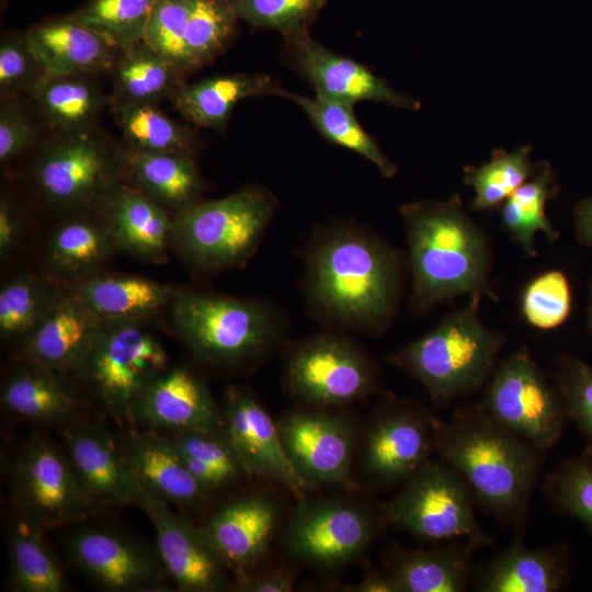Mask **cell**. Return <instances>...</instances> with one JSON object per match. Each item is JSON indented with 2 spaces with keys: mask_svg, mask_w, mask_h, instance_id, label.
Returning <instances> with one entry per match:
<instances>
[{
  "mask_svg": "<svg viewBox=\"0 0 592 592\" xmlns=\"http://www.w3.org/2000/svg\"><path fill=\"white\" fill-rule=\"evenodd\" d=\"M300 293L322 328L375 337L394 321L405 295L406 254L352 219L317 226L301 251Z\"/></svg>",
  "mask_w": 592,
  "mask_h": 592,
  "instance_id": "1",
  "label": "cell"
},
{
  "mask_svg": "<svg viewBox=\"0 0 592 592\" xmlns=\"http://www.w3.org/2000/svg\"><path fill=\"white\" fill-rule=\"evenodd\" d=\"M162 319L195 367L220 377L250 375L291 342L288 317L272 300L204 286L173 285Z\"/></svg>",
  "mask_w": 592,
  "mask_h": 592,
  "instance_id": "2",
  "label": "cell"
},
{
  "mask_svg": "<svg viewBox=\"0 0 592 592\" xmlns=\"http://www.w3.org/2000/svg\"><path fill=\"white\" fill-rule=\"evenodd\" d=\"M434 456L463 477L477 506L523 536L545 451L500 423L481 402H473L439 419Z\"/></svg>",
  "mask_w": 592,
  "mask_h": 592,
  "instance_id": "3",
  "label": "cell"
},
{
  "mask_svg": "<svg viewBox=\"0 0 592 592\" xmlns=\"http://www.w3.org/2000/svg\"><path fill=\"white\" fill-rule=\"evenodd\" d=\"M407 239L409 307L425 315L458 296L489 293L492 251L488 235L457 194L445 201H414L400 207Z\"/></svg>",
  "mask_w": 592,
  "mask_h": 592,
  "instance_id": "4",
  "label": "cell"
},
{
  "mask_svg": "<svg viewBox=\"0 0 592 592\" xmlns=\"http://www.w3.org/2000/svg\"><path fill=\"white\" fill-rule=\"evenodd\" d=\"M278 209L265 185L249 183L172 214L171 251L195 280L243 269L257 253Z\"/></svg>",
  "mask_w": 592,
  "mask_h": 592,
  "instance_id": "5",
  "label": "cell"
},
{
  "mask_svg": "<svg viewBox=\"0 0 592 592\" xmlns=\"http://www.w3.org/2000/svg\"><path fill=\"white\" fill-rule=\"evenodd\" d=\"M480 296L446 316L431 330L387 356V362L415 379L437 406L478 390L489 380L504 343L478 311Z\"/></svg>",
  "mask_w": 592,
  "mask_h": 592,
  "instance_id": "6",
  "label": "cell"
},
{
  "mask_svg": "<svg viewBox=\"0 0 592 592\" xmlns=\"http://www.w3.org/2000/svg\"><path fill=\"white\" fill-rule=\"evenodd\" d=\"M26 182L43 221L103 208L125 182L124 149L94 127L57 132L36 150Z\"/></svg>",
  "mask_w": 592,
  "mask_h": 592,
  "instance_id": "7",
  "label": "cell"
},
{
  "mask_svg": "<svg viewBox=\"0 0 592 592\" xmlns=\"http://www.w3.org/2000/svg\"><path fill=\"white\" fill-rule=\"evenodd\" d=\"M160 331L162 318L105 320L71 373L95 411L117 428L130 426L138 397L171 364Z\"/></svg>",
  "mask_w": 592,
  "mask_h": 592,
  "instance_id": "8",
  "label": "cell"
},
{
  "mask_svg": "<svg viewBox=\"0 0 592 592\" xmlns=\"http://www.w3.org/2000/svg\"><path fill=\"white\" fill-rule=\"evenodd\" d=\"M382 503L352 496L296 500L278 534L286 557L321 573L363 560L384 527Z\"/></svg>",
  "mask_w": 592,
  "mask_h": 592,
  "instance_id": "9",
  "label": "cell"
},
{
  "mask_svg": "<svg viewBox=\"0 0 592 592\" xmlns=\"http://www.w3.org/2000/svg\"><path fill=\"white\" fill-rule=\"evenodd\" d=\"M283 357L282 386L294 405L349 409L379 388L376 360L340 330L322 328L291 341Z\"/></svg>",
  "mask_w": 592,
  "mask_h": 592,
  "instance_id": "10",
  "label": "cell"
},
{
  "mask_svg": "<svg viewBox=\"0 0 592 592\" xmlns=\"http://www.w3.org/2000/svg\"><path fill=\"white\" fill-rule=\"evenodd\" d=\"M475 501L463 477L433 456L415 470L394 497L382 503L387 525L426 543L468 542L492 546L475 513Z\"/></svg>",
  "mask_w": 592,
  "mask_h": 592,
  "instance_id": "11",
  "label": "cell"
},
{
  "mask_svg": "<svg viewBox=\"0 0 592 592\" xmlns=\"http://www.w3.org/2000/svg\"><path fill=\"white\" fill-rule=\"evenodd\" d=\"M439 418L422 403L389 398L360 425L354 482L372 493L398 489L434 456Z\"/></svg>",
  "mask_w": 592,
  "mask_h": 592,
  "instance_id": "12",
  "label": "cell"
},
{
  "mask_svg": "<svg viewBox=\"0 0 592 592\" xmlns=\"http://www.w3.org/2000/svg\"><path fill=\"white\" fill-rule=\"evenodd\" d=\"M2 467L10 505L47 532L98 512L84 498L62 444L43 431H34Z\"/></svg>",
  "mask_w": 592,
  "mask_h": 592,
  "instance_id": "13",
  "label": "cell"
},
{
  "mask_svg": "<svg viewBox=\"0 0 592 592\" xmlns=\"http://www.w3.org/2000/svg\"><path fill=\"white\" fill-rule=\"evenodd\" d=\"M71 526L62 549L91 585L106 592L175 591L156 544L110 525L83 521Z\"/></svg>",
  "mask_w": 592,
  "mask_h": 592,
  "instance_id": "14",
  "label": "cell"
},
{
  "mask_svg": "<svg viewBox=\"0 0 592 592\" xmlns=\"http://www.w3.org/2000/svg\"><path fill=\"white\" fill-rule=\"evenodd\" d=\"M504 426L547 452L569 421L555 384H550L526 350L498 362L481 401Z\"/></svg>",
  "mask_w": 592,
  "mask_h": 592,
  "instance_id": "15",
  "label": "cell"
},
{
  "mask_svg": "<svg viewBox=\"0 0 592 592\" xmlns=\"http://www.w3.org/2000/svg\"><path fill=\"white\" fill-rule=\"evenodd\" d=\"M277 424L293 466L314 489L356 490L354 460L361 423L348 409L294 405Z\"/></svg>",
  "mask_w": 592,
  "mask_h": 592,
  "instance_id": "16",
  "label": "cell"
},
{
  "mask_svg": "<svg viewBox=\"0 0 592 592\" xmlns=\"http://www.w3.org/2000/svg\"><path fill=\"white\" fill-rule=\"evenodd\" d=\"M285 517L277 493L250 482L216 499L196 522L235 580L271 556Z\"/></svg>",
  "mask_w": 592,
  "mask_h": 592,
  "instance_id": "17",
  "label": "cell"
},
{
  "mask_svg": "<svg viewBox=\"0 0 592 592\" xmlns=\"http://www.w3.org/2000/svg\"><path fill=\"white\" fill-rule=\"evenodd\" d=\"M219 402L223 429L252 478L277 485L295 500L315 490L293 466L277 421L250 387L228 385Z\"/></svg>",
  "mask_w": 592,
  "mask_h": 592,
  "instance_id": "18",
  "label": "cell"
},
{
  "mask_svg": "<svg viewBox=\"0 0 592 592\" xmlns=\"http://www.w3.org/2000/svg\"><path fill=\"white\" fill-rule=\"evenodd\" d=\"M117 253L103 207L44 220L32 266L70 291L109 270Z\"/></svg>",
  "mask_w": 592,
  "mask_h": 592,
  "instance_id": "19",
  "label": "cell"
},
{
  "mask_svg": "<svg viewBox=\"0 0 592 592\" xmlns=\"http://www.w3.org/2000/svg\"><path fill=\"white\" fill-rule=\"evenodd\" d=\"M136 506L152 524L156 547L175 591H234L230 572L195 520L139 489Z\"/></svg>",
  "mask_w": 592,
  "mask_h": 592,
  "instance_id": "20",
  "label": "cell"
},
{
  "mask_svg": "<svg viewBox=\"0 0 592 592\" xmlns=\"http://www.w3.org/2000/svg\"><path fill=\"white\" fill-rule=\"evenodd\" d=\"M282 37L285 64L311 84L316 96L352 106L369 101L410 111L421 109L418 99L395 90L366 66L323 46L309 30Z\"/></svg>",
  "mask_w": 592,
  "mask_h": 592,
  "instance_id": "21",
  "label": "cell"
},
{
  "mask_svg": "<svg viewBox=\"0 0 592 592\" xmlns=\"http://www.w3.org/2000/svg\"><path fill=\"white\" fill-rule=\"evenodd\" d=\"M0 403L12 422L52 429L56 433L98 412L71 374L11 357H7L2 367Z\"/></svg>",
  "mask_w": 592,
  "mask_h": 592,
  "instance_id": "22",
  "label": "cell"
},
{
  "mask_svg": "<svg viewBox=\"0 0 592 592\" xmlns=\"http://www.w3.org/2000/svg\"><path fill=\"white\" fill-rule=\"evenodd\" d=\"M107 421L92 412L57 432L84 498L98 511L136 506L138 493Z\"/></svg>",
  "mask_w": 592,
  "mask_h": 592,
  "instance_id": "23",
  "label": "cell"
},
{
  "mask_svg": "<svg viewBox=\"0 0 592 592\" xmlns=\"http://www.w3.org/2000/svg\"><path fill=\"white\" fill-rule=\"evenodd\" d=\"M117 430L119 452L137 488L197 521L214 499L189 471L170 437L135 426Z\"/></svg>",
  "mask_w": 592,
  "mask_h": 592,
  "instance_id": "24",
  "label": "cell"
},
{
  "mask_svg": "<svg viewBox=\"0 0 592 592\" xmlns=\"http://www.w3.org/2000/svg\"><path fill=\"white\" fill-rule=\"evenodd\" d=\"M130 426L163 434L223 428L221 407L196 367L171 363L138 397Z\"/></svg>",
  "mask_w": 592,
  "mask_h": 592,
  "instance_id": "25",
  "label": "cell"
},
{
  "mask_svg": "<svg viewBox=\"0 0 592 592\" xmlns=\"http://www.w3.org/2000/svg\"><path fill=\"white\" fill-rule=\"evenodd\" d=\"M571 576L566 544L531 548L516 537L503 550L475 565L470 587L479 592H557Z\"/></svg>",
  "mask_w": 592,
  "mask_h": 592,
  "instance_id": "26",
  "label": "cell"
},
{
  "mask_svg": "<svg viewBox=\"0 0 592 592\" xmlns=\"http://www.w3.org/2000/svg\"><path fill=\"white\" fill-rule=\"evenodd\" d=\"M478 549L468 542L412 548L390 544L383 555V570L397 592H463L470 587Z\"/></svg>",
  "mask_w": 592,
  "mask_h": 592,
  "instance_id": "27",
  "label": "cell"
},
{
  "mask_svg": "<svg viewBox=\"0 0 592 592\" xmlns=\"http://www.w3.org/2000/svg\"><path fill=\"white\" fill-rule=\"evenodd\" d=\"M118 253L163 264L171 251L173 216L138 189L122 183L104 205Z\"/></svg>",
  "mask_w": 592,
  "mask_h": 592,
  "instance_id": "28",
  "label": "cell"
},
{
  "mask_svg": "<svg viewBox=\"0 0 592 592\" xmlns=\"http://www.w3.org/2000/svg\"><path fill=\"white\" fill-rule=\"evenodd\" d=\"M102 325L103 320L67 291L31 339L7 357L71 374L88 354Z\"/></svg>",
  "mask_w": 592,
  "mask_h": 592,
  "instance_id": "29",
  "label": "cell"
},
{
  "mask_svg": "<svg viewBox=\"0 0 592 592\" xmlns=\"http://www.w3.org/2000/svg\"><path fill=\"white\" fill-rule=\"evenodd\" d=\"M123 149L125 183L172 214L203 200L206 181L196 162V155Z\"/></svg>",
  "mask_w": 592,
  "mask_h": 592,
  "instance_id": "30",
  "label": "cell"
},
{
  "mask_svg": "<svg viewBox=\"0 0 592 592\" xmlns=\"http://www.w3.org/2000/svg\"><path fill=\"white\" fill-rule=\"evenodd\" d=\"M25 36L49 76L93 75L112 69L116 59V48L69 16L37 24Z\"/></svg>",
  "mask_w": 592,
  "mask_h": 592,
  "instance_id": "31",
  "label": "cell"
},
{
  "mask_svg": "<svg viewBox=\"0 0 592 592\" xmlns=\"http://www.w3.org/2000/svg\"><path fill=\"white\" fill-rule=\"evenodd\" d=\"M46 532L10 505L4 523L8 551L7 591L72 590L61 562L45 539Z\"/></svg>",
  "mask_w": 592,
  "mask_h": 592,
  "instance_id": "32",
  "label": "cell"
},
{
  "mask_svg": "<svg viewBox=\"0 0 592 592\" xmlns=\"http://www.w3.org/2000/svg\"><path fill=\"white\" fill-rule=\"evenodd\" d=\"M1 277L0 342L7 354L11 355L31 339L67 289L33 266Z\"/></svg>",
  "mask_w": 592,
  "mask_h": 592,
  "instance_id": "33",
  "label": "cell"
},
{
  "mask_svg": "<svg viewBox=\"0 0 592 592\" xmlns=\"http://www.w3.org/2000/svg\"><path fill=\"white\" fill-rule=\"evenodd\" d=\"M70 291L103 321L162 318L173 284L109 269Z\"/></svg>",
  "mask_w": 592,
  "mask_h": 592,
  "instance_id": "34",
  "label": "cell"
},
{
  "mask_svg": "<svg viewBox=\"0 0 592 592\" xmlns=\"http://www.w3.org/2000/svg\"><path fill=\"white\" fill-rule=\"evenodd\" d=\"M280 83L265 73H231L183 84L172 101L178 112L202 128H223L232 110L244 99L278 95Z\"/></svg>",
  "mask_w": 592,
  "mask_h": 592,
  "instance_id": "35",
  "label": "cell"
},
{
  "mask_svg": "<svg viewBox=\"0 0 592 592\" xmlns=\"http://www.w3.org/2000/svg\"><path fill=\"white\" fill-rule=\"evenodd\" d=\"M192 476L214 501L253 479L223 428L167 434Z\"/></svg>",
  "mask_w": 592,
  "mask_h": 592,
  "instance_id": "36",
  "label": "cell"
},
{
  "mask_svg": "<svg viewBox=\"0 0 592 592\" xmlns=\"http://www.w3.org/2000/svg\"><path fill=\"white\" fill-rule=\"evenodd\" d=\"M89 76L86 73L47 75L30 94L38 113L56 132L95 126L104 99Z\"/></svg>",
  "mask_w": 592,
  "mask_h": 592,
  "instance_id": "37",
  "label": "cell"
},
{
  "mask_svg": "<svg viewBox=\"0 0 592 592\" xmlns=\"http://www.w3.org/2000/svg\"><path fill=\"white\" fill-rule=\"evenodd\" d=\"M280 96L298 105L315 129L329 143L368 160L384 178L391 179L396 175L397 166L360 124L352 105L328 101L316 95H300L284 89Z\"/></svg>",
  "mask_w": 592,
  "mask_h": 592,
  "instance_id": "38",
  "label": "cell"
},
{
  "mask_svg": "<svg viewBox=\"0 0 592 592\" xmlns=\"http://www.w3.org/2000/svg\"><path fill=\"white\" fill-rule=\"evenodd\" d=\"M112 69L115 100L157 105L166 98L173 99L184 84V73L145 41L121 52Z\"/></svg>",
  "mask_w": 592,
  "mask_h": 592,
  "instance_id": "39",
  "label": "cell"
},
{
  "mask_svg": "<svg viewBox=\"0 0 592 592\" xmlns=\"http://www.w3.org/2000/svg\"><path fill=\"white\" fill-rule=\"evenodd\" d=\"M557 192L550 164L539 162L536 172L499 207L503 227L530 257L536 254L535 237L538 232H544L550 241L559 236L546 214L547 203Z\"/></svg>",
  "mask_w": 592,
  "mask_h": 592,
  "instance_id": "40",
  "label": "cell"
},
{
  "mask_svg": "<svg viewBox=\"0 0 592 592\" xmlns=\"http://www.w3.org/2000/svg\"><path fill=\"white\" fill-rule=\"evenodd\" d=\"M112 114L127 148L197 153L198 141L194 132L162 113L157 105L114 100Z\"/></svg>",
  "mask_w": 592,
  "mask_h": 592,
  "instance_id": "41",
  "label": "cell"
},
{
  "mask_svg": "<svg viewBox=\"0 0 592 592\" xmlns=\"http://www.w3.org/2000/svg\"><path fill=\"white\" fill-rule=\"evenodd\" d=\"M531 146L510 152L496 149L489 162L466 167L464 182L475 191L470 208L480 212L500 207L524 184L538 168L531 159Z\"/></svg>",
  "mask_w": 592,
  "mask_h": 592,
  "instance_id": "42",
  "label": "cell"
},
{
  "mask_svg": "<svg viewBox=\"0 0 592 592\" xmlns=\"http://www.w3.org/2000/svg\"><path fill=\"white\" fill-rule=\"evenodd\" d=\"M156 1L90 0L68 16L123 52L145 39Z\"/></svg>",
  "mask_w": 592,
  "mask_h": 592,
  "instance_id": "43",
  "label": "cell"
},
{
  "mask_svg": "<svg viewBox=\"0 0 592 592\" xmlns=\"http://www.w3.org/2000/svg\"><path fill=\"white\" fill-rule=\"evenodd\" d=\"M43 220L27 196L4 186L0 193L1 276L32 266Z\"/></svg>",
  "mask_w": 592,
  "mask_h": 592,
  "instance_id": "44",
  "label": "cell"
},
{
  "mask_svg": "<svg viewBox=\"0 0 592 592\" xmlns=\"http://www.w3.org/2000/svg\"><path fill=\"white\" fill-rule=\"evenodd\" d=\"M239 18L230 0H194L185 31L189 71L214 60L232 39Z\"/></svg>",
  "mask_w": 592,
  "mask_h": 592,
  "instance_id": "45",
  "label": "cell"
},
{
  "mask_svg": "<svg viewBox=\"0 0 592 592\" xmlns=\"http://www.w3.org/2000/svg\"><path fill=\"white\" fill-rule=\"evenodd\" d=\"M539 483L554 509L574 517L592 533L591 455L584 453L561 462Z\"/></svg>",
  "mask_w": 592,
  "mask_h": 592,
  "instance_id": "46",
  "label": "cell"
},
{
  "mask_svg": "<svg viewBox=\"0 0 592 592\" xmlns=\"http://www.w3.org/2000/svg\"><path fill=\"white\" fill-rule=\"evenodd\" d=\"M572 309L571 286L560 270H548L531 280L521 295L524 320L538 330H553L567 321Z\"/></svg>",
  "mask_w": 592,
  "mask_h": 592,
  "instance_id": "47",
  "label": "cell"
},
{
  "mask_svg": "<svg viewBox=\"0 0 592 592\" xmlns=\"http://www.w3.org/2000/svg\"><path fill=\"white\" fill-rule=\"evenodd\" d=\"M239 20L282 36L309 30L326 0H230Z\"/></svg>",
  "mask_w": 592,
  "mask_h": 592,
  "instance_id": "48",
  "label": "cell"
},
{
  "mask_svg": "<svg viewBox=\"0 0 592 592\" xmlns=\"http://www.w3.org/2000/svg\"><path fill=\"white\" fill-rule=\"evenodd\" d=\"M194 0H157L151 11L145 42L184 75L185 31Z\"/></svg>",
  "mask_w": 592,
  "mask_h": 592,
  "instance_id": "49",
  "label": "cell"
},
{
  "mask_svg": "<svg viewBox=\"0 0 592 592\" xmlns=\"http://www.w3.org/2000/svg\"><path fill=\"white\" fill-rule=\"evenodd\" d=\"M47 77L24 35L7 34L0 43V95L31 94Z\"/></svg>",
  "mask_w": 592,
  "mask_h": 592,
  "instance_id": "50",
  "label": "cell"
},
{
  "mask_svg": "<svg viewBox=\"0 0 592 592\" xmlns=\"http://www.w3.org/2000/svg\"><path fill=\"white\" fill-rule=\"evenodd\" d=\"M554 384L566 413L592 443V366L574 356H562Z\"/></svg>",
  "mask_w": 592,
  "mask_h": 592,
  "instance_id": "51",
  "label": "cell"
},
{
  "mask_svg": "<svg viewBox=\"0 0 592 592\" xmlns=\"http://www.w3.org/2000/svg\"><path fill=\"white\" fill-rule=\"evenodd\" d=\"M37 127L31 111L20 96L1 100L0 106V161L2 164L16 159L35 143Z\"/></svg>",
  "mask_w": 592,
  "mask_h": 592,
  "instance_id": "52",
  "label": "cell"
},
{
  "mask_svg": "<svg viewBox=\"0 0 592 592\" xmlns=\"http://www.w3.org/2000/svg\"><path fill=\"white\" fill-rule=\"evenodd\" d=\"M301 567L287 557L285 561L271 556L247 573L234 580L237 592H291L295 589Z\"/></svg>",
  "mask_w": 592,
  "mask_h": 592,
  "instance_id": "53",
  "label": "cell"
},
{
  "mask_svg": "<svg viewBox=\"0 0 592 592\" xmlns=\"http://www.w3.org/2000/svg\"><path fill=\"white\" fill-rule=\"evenodd\" d=\"M342 591L348 592H397L396 588L383 569L376 568L369 560L363 559V574L354 584H348Z\"/></svg>",
  "mask_w": 592,
  "mask_h": 592,
  "instance_id": "54",
  "label": "cell"
},
{
  "mask_svg": "<svg viewBox=\"0 0 592 592\" xmlns=\"http://www.w3.org/2000/svg\"><path fill=\"white\" fill-rule=\"evenodd\" d=\"M573 225L579 242L592 248V195L576 205Z\"/></svg>",
  "mask_w": 592,
  "mask_h": 592,
  "instance_id": "55",
  "label": "cell"
},
{
  "mask_svg": "<svg viewBox=\"0 0 592 592\" xmlns=\"http://www.w3.org/2000/svg\"><path fill=\"white\" fill-rule=\"evenodd\" d=\"M587 329L592 334V282L589 288V303L587 310Z\"/></svg>",
  "mask_w": 592,
  "mask_h": 592,
  "instance_id": "56",
  "label": "cell"
}]
</instances>
